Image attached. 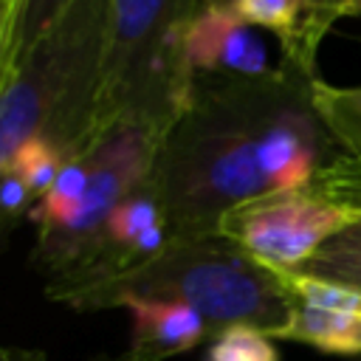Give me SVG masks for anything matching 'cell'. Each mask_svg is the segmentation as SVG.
Wrapping results in <instances>:
<instances>
[{"mask_svg": "<svg viewBox=\"0 0 361 361\" xmlns=\"http://www.w3.org/2000/svg\"><path fill=\"white\" fill-rule=\"evenodd\" d=\"M316 71L290 59L259 79L192 82L149 175L172 237L217 234L234 206L310 186L347 152L316 102Z\"/></svg>", "mask_w": 361, "mask_h": 361, "instance_id": "obj_1", "label": "cell"}, {"mask_svg": "<svg viewBox=\"0 0 361 361\" xmlns=\"http://www.w3.org/2000/svg\"><path fill=\"white\" fill-rule=\"evenodd\" d=\"M51 299L76 310L121 307L127 299L178 302L200 313L209 336L254 327L271 338H279L296 305L279 271L257 262L223 234L172 237L152 259L118 276L51 293Z\"/></svg>", "mask_w": 361, "mask_h": 361, "instance_id": "obj_2", "label": "cell"}, {"mask_svg": "<svg viewBox=\"0 0 361 361\" xmlns=\"http://www.w3.org/2000/svg\"><path fill=\"white\" fill-rule=\"evenodd\" d=\"M107 14L110 0H73L25 51L0 96V172L28 141L73 158L102 133Z\"/></svg>", "mask_w": 361, "mask_h": 361, "instance_id": "obj_3", "label": "cell"}, {"mask_svg": "<svg viewBox=\"0 0 361 361\" xmlns=\"http://www.w3.org/2000/svg\"><path fill=\"white\" fill-rule=\"evenodd\" d=\"M200 0H110L99 127L133 121L158 141L192 93L183 42Z\"/></svg>", "mask_w": 361, "mask_h": 361, "instance_id": "obj_4", "label": "cell"}, {"mask_svg": "<svg viewBox=\"0 0 361 361\" xmlns=\"http://www.w3.org/2000/svg\"><path fill=\"white\" fill-rule=\"evenodd\" d=\"M158 152V135L133 121H113L104 127L87 155V186L68 217L39 231L34 259L42 271L51 274V282L76 271L93 251L107 217L113 209L149 180Z\"/></svg>", "mask_w": 361, "mask_h": 361, "instance_id": "obj_5", "label": "cell"}, {"mask_svg": "<svg viewBox=\"0 0 361 361\" xmlns=\"http://www.w3.org/2000/svg\"><path fill=\"white\" fill-rule=\"evenodd\" d=\"M358 220V209L327 197L316 186H302L234 206L223 214L217 234L237 243L257 262L288 274L299 271L327 240Z\"/></svg>", "mask_w": 361, "mask_h": 361, "instance_id": "obj_6", "label": "cell"}, {"mask_svg": "<svg viewBox=\"0 0 361 361\" xmlns=\"http://www.w3.org/2000/svg\"><path fill=\"white\" fill-rule=\"evenodd\" d=\"M183 56L192 79H259L276 73L285 62L271 59L265 37L234 11L231 0H200L186 31Z\"/></svg>", "mask_w": 361, "mask_h": 361, "instance_id": "obj_7", "label": "cell"}, {"mask_svg": "<svg viewBox=\"0 0 361 361\" xmlns=\"http://www.w3.org/2000/svg\"><path fill=\"white\" fill-rule=\"evenodd\" d=\"M121 307L133 316V338L116 361H166L189 353L209 336L206 322L186 305L161 299H127Z\"/></svg>", "mask_w": 361, "mask_h": 361, "instance_id": "obj_8", "label": "cell"}, {"mask_svg": "<svg viewBox=\"0 0 361 361\" xmlns=\"http://www.w3.org/2000/svg\"><path fill=\"white\" fill-rule=\"evenodd\" d=\"M279 338L302 341V344L319 347L324 353L355 355V353H361V313L324 310V307L296 302L290 322L279 333Z\"/></svg>", "mask_w": 361, "mask_h": 361, "instance_id": "obj_9", "label": "cell"}, {"mask_svg": "<svg viewBox=\"0 0 361 361\" xmlns=\"http://www.w3.org/2000/svg\"><path fill=\"white\" fill-rule=\"evenodd\" d=\"M234 11L251 23L254 28H262L279 39V51L285 59L313 71V65L302 54V31H305V14L307 0H231Z\"/></svg>", "mask_w": 361, "mask_h": 361, "instance_id": "obj_10", "label": "cell"}, {"mask_svg": "<svg viewBox=\"0 0 361 361\" xmlns=\"http://www.w3.org/2000/svg\"><path fill=\"white\" fill-rule=\"evenodd\" d=\"M296 274L361 290V220L327 240Z\"/></svg>", "mask_w": 361, "mask_h": 361, "instance_id": "obj_11", "label": "cell"}, {"mask_svg": "<svg viewBox=\"0 0 361 361\" xmlns=\"http://www.w3.org/2000/svg\"><path fill=\"white\" fill-rule=\"evenodd\" d=\"M65 164H68V158L59 149H54L51 144H45V141H28L17 152L11 169L25 180V186L31 189V195L39 200V197H45L51 192V186L56 183V178H59V172H62Z\"/></svg>", "mask_w": 361, "mask_h": 361, "instance_id": "obj_12", "label": "cell"}, {"mask_svg": "<svg viewBox=\"0 0 361 361\" xmlns=\"http://www.w3.org/2000/svg\"><path fill=\"white\" fill-rule=\"evenodd\" d=\"M31 0H0V96L25 54V25Z\"/></svg>", "mask_w": 361, "mask_h": 361, "instance_id": "obj_13", "label": "cell"}, {"mask_svg": "<svg viewBox=\"0 0 361 361\" xmlns=\"http://www.w3.org/2000/svg\"><path fill=\"white\" fill-rule=\"evenodd\" d=\"M209 361H279V353L262 330L254 327H228L214 336Z\"/></svg>", "mask_w": 361, "mask_h": 361, "instance_id": "obj_14", "label": "cell"}, {"mask_svg": "<svg viewBox=\"0 0 361 361\" xmlns=\"http://www.w3.org/2000/svg\"><path fill=\"white\" fill-rule=\"evenodd\" d=\"M310 186H316L327 197L361 212V155L341 152L336 161H330L316 175V180Z\"/></svg>", "mask_w": 361, "mask_h": 361, "instance_id": "obj_15", "label": "cell"}, {"mask_svg": "<svg viewBox=\"0 0 361 361\" xmlns=\"http://www.w3.org/2000/svg\"><path fill=\"white\" fill-rule=\"evenodd\" d=\"M347 14V0H307L305 31H302V54L310 65H316V48L330 25Z\"/></svg>", "mask_w": 361, "mask_h": 361, "instance_id": "obj_16", "label": "cell"}, {"mask_svg": "<svg viewBox=\"0 0 361 361\" xmlns=\"http://www.w3.org/2000/svg\"><path fill=\"white\" fill-rule=\"evenodd\" d=\"M31 203H37V197L31 195V189L25 186V180L14 169L0 172V226L8 223V220H14L17 214H23Z\"/></svg>", "mask_w": 361, "mask_h": 361, "instance_id": "obj_17", "label": "cell"}, {"mask_svg": "<svg viewBox=\"0 0 361 361\" xmlns=\"http://www.w3.org/2000/svg\"><path fill=\"white\" fill-rule=\"evenodd\" d=\"M73 0H31L28 6V25H25V51L51 28V23L71 6ZM25 56V54H23Z\"/></svg>", "mask_w": 361, "mask_h": 361, "instance_id": "obj_18", "label": "cell"}, {"mask_svg": "<svg viewBox=\"0 0 361 361\" xmlns=\"http://www.w3.org/2000/svg\"><path fill=\"white\" fill-rule=\"evenodd\" d=\"M0 361H45V353L20 350V347H0Z\"/></svg>", "mask_w": 361, "mask_h": 361, "instance_id": "obj_19", "label": "cell"}, {"mask_svg": "<svg viewBox=\"0 0 361 361\" xmlns=\"http://www.w3.org/2000/svg\"><path fill=\"white\" fill-rule=\"evenodd\" d=\"M347 14H361V0H347Z\"/></svg>", "mask_w": 361, "mask_h": 361, "instance_id": "obj_20", "label": "cell"}, {"mask_svg": "<svg viewBox=\"0 0 361 361\" xmlns=\"http://www.w3.org/2000/svg\"><path fill=\"white\" fill-rule=\"evenodd\" d=\"M355 93H358V102H361V87H355Z\"/></svg>", "mask_w": 361, "mask_h": 361, "instance_id": "obj_21", "label": "cell"}]
</instances>
